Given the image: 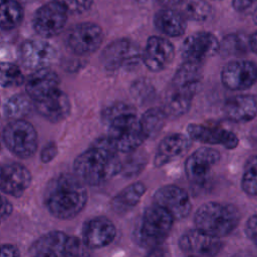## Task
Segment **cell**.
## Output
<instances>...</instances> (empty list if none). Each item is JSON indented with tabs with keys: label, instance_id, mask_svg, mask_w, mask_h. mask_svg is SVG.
Listing matches in <instances>:
<instances>
[{
	"label": "cell",
	"instance_id": "obj_33",
	"mask_svg": "<svg viewBox=\"0 0 257 257\" xmlns=\"http://www.w3.org/2000/svg\"><path fill=\"white\" fill-rule=\"evenodd\" d=\"M249 48L248 38L243 34H229L226 35L220 42L219 52L224 56L241 55Z\"/></svg>",
	"mask_w": 257,
	"mask_h": 257
},
{
	"label": "cell",
	"instance_id": "obj_39",
	"mask_svg": "<svg viewBox=\"0 0 257 257\" xmlns=\"http://www.w3.org/2000/svg\"><path fill=\"white\" fill-rule=\"evenodd\" d=\"M12 206L11 204L0 195V223L3 222L11 213Z\"/></svg>",
	"mask_w": 257,
	"mask_h": 257
},
{
	"label": "cell",
	"instance_id": "obj_1",
	"mask_svg": "<svg viewBox=\"0 0 257 257\" xmlns=\"http://www.w3.org/2000/svg\"><path fill=\"white\" fill-rule=\"evenodd\" d=\"M118 152L107 137L99 138L74 161L76 177L90 186L100 185L121 172Z\"/></svg>",
	"mask_w": 257,
	"mask_h": 257
},
{
	"label": "cell",
	"instance_id": "obj_13",
	"mask_svg": "<svg viewBox=\"0 0 257 257\" xmlns=\"http://www.w3.org/2000/svg\"><path fill=\"white\" fill-rule=\"evenodd\" d=\"M179 247L187 255L215 256L223 248L220 238L200 229L186 231L179 238Z\"/></svg>",
	"mask_w": 257,
	"mask_h": 257
},
{
	"label": "cell",
	"instance_id": "obj_23",
	"mask_svg": "<svg viewBox=\"0 0 257 257\" xmlns=\"http://www.w3.org/2000/svg\"><path fill=\"white\" fill-rule=\"evenodd\" d=\"M225 116L234 122H247L257 115V99L250 94L230 97L223 105Z\"/></svg>",
	"mask_w": 257,
	"mask_h": 257
},
{
	"label": "cell",
	"instance_id": "obj_17",
	"mask_svg": "<svg viewBox=\"0 0 257 257\" xmlns=\"http://www.w3.org/2000/svg\"><path fill=\"white\" fill-rule=\"evenodd\" d=\"M116 236V228L111 220L100 216L88 220L82 230V241L88 249H98L109 245Z\"/></svg>",
	"mask_w": 257,
	"mask_h": 257
},
{
	"label": "cell",
	"instance_id": "obj_35",
	"mask_svg": "<svg viewBox=\"0 0 257 257\" xmlns=\"http://www.w3.org/2000/svg\"><path fill=\"white\" fill-rule=\"evenodd\" d=\"M24 82V76L20 67L11 62H0V85L14 87Z\"/></svg>",
	"mask_w": 257,
	"mask_h": 257
},
{
	"label": "cell",
	"instance_id": "obj_6",
	"mask_svg": "<svg viewBox=\"0 0 257 257\" xmlns=\"http://www.w3.org/2000/svg\"><path fill=\"white\" fill-rule=\"evenodd\" d=\"M3 141L10 152L21 159L31 157L36 152L38 145L34 126L24 118L14 119L5 126Z\"/></svg>",
	"mask_w": 257,
	"mask_h": 257
},
{
	"label": "cell",
	"instance_id": "obj_43",
	"mask_svg": "<svg viewBox=\"0 0 257 257\" xmlns=\"http://www.w3.org/2000/svg\"><path fill=\"white\" fill-rule=\"evenodd\" d=\"M159 3L162 5H165L166 7H170L173 5H177L178 3L181 2V0H157Z\"/></svg>",
	"mask_w": 257,
	"mask_h": 257
},
{
	"label": "cell",
	"instance_id": "obj_24",
	"mask_svg": "<svg viewBox=\"0 0 257 257\" xmlns=\"http://www.w3.org/2000/svg\"><path fill=\"white\" fill-rule=\"evenodd\" d=\"M198 87V85L171 86L163 106L167 116L176 118L188 112Z\"/></svg>",
	"mask_w": 257,
	"mask_h": 257
},
{
	"label": "cell",
	"instance_id": "obj_45",
	"mask_svg": "<svg viewBox=\"0 0 257 257\" xmlns=\"http://www.w3.org/2000/svg\"><path fill=\"white\" fill-rule=\"evenodd\" d=\"M216 1H217V0H216Z\"/></svg>",
	"mask_w": 257,
	"mask_h": 257
},
{
	"label": "cell",
	"instance_id": "obj_11",
	"mask_svg": "<svg viewBox=\"0 0 257 257\" xmlns=\"http://www.w3.org/2000/svg\"><path fill=\"white\" fill-rule=\"evenodd\" d=\"M103 40V31L92 22L74 25L67 35V45L76 54L87 55L96 51Z\"/></svg>",
	"mask_w": 257,
	"mask_h": 257
},
{
	"label": "cell",
	"instance_id": "obj_21",
	"mask_svg": "<svg viewBox=\"0 0 257 257\" xmlns=\"http://www.w3.org/2000/svg\"><path fill=\"white\" fill-rule=\"evenodd\" d=\"M191 147V139L183 134H171L165 137L158 145L154 165L158 168L167 165L182 156Z\"/></svg>",
	"mask_w": 257,
	"mask_h": 257
},
{
	"label": "cell",
	"instance_id": "obj_12",
	"mask_svg": "<svg viewBox=\"0 0 257 257\" xmlns=\"http://www.w3.org/2000/svg\"><path fill=\"white\" fill-rule=\"evenodd\" d=\"M154 203L166 209L177 220L185 219L192 210L188 192L177 185H165L154 194Z\"/></svg>",
	"mask_w": 257,
	"mask_h": 257
},
{
	"label": "cell",
	"instance_id": "obj_7",
	"mask_svg": "<svg viewBox=\"0 0 257 257\" xmlns=\"http://www.w3.org/2000/svg\"><path fill=\"white\" fill-rule=\"evenodd\" d=\"M100 61L109 71L136 68L142 61V52L138 45L126 38L110 42L101 52Z\"/></svg>",
	"mask_w": 257,
	"mask_h": 257
},
{
	"label": "cell",
	"instance_id": "obj_40",
	"mask_svg": "<svg viewBox=\"0 0 257 257\" xmlns=\"http://www.w3.org/2000/svg\"><path fill=\"white\" fill-rule=\"evenodd\" d=\"M256 2L257 0H232V6L236 11L243 12L249 9Z\"/></svg>",
	"mask_w": 257,
	"mask_h": 257
},
{
	"label": "cell",
	"instance_id": "obj_16",
	"mask_svg": "<svg viewBox=\"0 0 257 257\" xmlns=\"http://www.w3.org/2000/svg\"><path fill=\"white\" fill-rule=\"evenodd\" d=\"M187 133L191 140L208 145H221L228 150L238 147L239 139L236 134L218 125L190 123Z\"/></svg>",
	"mask_w": 257,
	"mask_h": 257
},
{
	"label": "cell",
	"instance_id": "obj_3",
	"mask_svg": "<svg viewBox=\"0 0 257 257\" xmlns=\"http://www.w3.org/2000/svg\"><path fill=\"white\" fill-rule=\"evenodd\" d=\"M87 191L76 176L61 175L54 178L45 193V204L51 215L58 219H72L85 207Z\"/></svg>",
	"mask_w": 257,
	"mask_h": 257
},
{
	"label": "cell",
	"instance_id": "obj_26",
	"mask_svg": "<svg viewBox=\"0 0 257 257\" xmlns=\"http://www.w3.org/2000/svg\"><path fill=\"white\" fill-rule=\"evenodd\" d=\"M154 24L161 33L170 37H179L186 31L187 18L182 12L167 7L155 14Z\"/></svg>",
	"mask_w": 257,
	"mask_h": 257
},
{
	"label": "cell",
	"instance_id": "obj_4",
	"mask_svg": "<svg viewBox=\"0 0 257 257\" xmlns=\"http://www.w3.org/2000/svg\"><path fill=\"white\" fill-rule=\"evenodd\" d=\"M240 217L239 210L232 204L208 202L201 205L196 211L194 224L197 229L222 238L237 228Z\"/></svg>",
	"mask_w": 257,
	"mask_h": 257
},
{
	"label": "cell",
	"instance_id": "obj_34",
	"mask_svg": "<svg viewBox=\"0 0 257 257\" xmlns=\"http://www.w3.org/2000/svg\"><path fill=\"white\" fill-rule=\"evenodd\" d=\"M241 187L248 196L257 197V155L247 160L241 178Z\"/></svg>",
	"mask_w": 257,
	"mask_h": 257
},
{
	"label": "cell",
	"instance_id": "obj_28",
	"mask_svg": "<svg viewBox=\"0 0 257 257\" xmlns=\"http://www.w3.org/2000/svg\"><path fill=\"white\" fill-rule=\"evenodd\" d=\"M203 64L184 61L176 70L171 86H192L200 84L202 79Z\"/></svg>",
	"mask_w": 257,
	"mask_h": 257
},
{
	"label": "cell",
	"instance_id": "obj_14",
	"mask_svg": "<svg viewBox=\"0 0 257 257\" xmlns=\"http://www.w3.org/2000/svg\"><path fill=\"white\" fill-rule=\"evenodd\" d=\"M175 47L165 37L151 36L142 52V62L153 72H160L166 69L173 61Z\"/></svg>",
	"mask_w": 257,
	"mask_h": 257
},
{
	"label": "cell",
	"instance_id": "obj_22",
	"mask_svg": "<svg viewBox=\"0 0 257 257\" xmlns=\"http://www.w3.org/2000/svg\"><path fill=\"white\" fill-rule=\"evenodd\" d=\"M58 84V75L49 67L33 70V72L25 80L26 93L32 98V100L43 97L57 89Z\"/></svg>",
	"mask_w": 257,
	"mask_h": 257
},
{
	"label": "cell",
	"instance_id": "obj_27",
	"mask_svg": "<svg viewBox=\"0 0 257 257\" xmlns=\"http://www.w3.org/2000/svg\"><path fill=\"white\" fill-rule=\"evenodd\" d=\"M147 188L143 182H135L122 189L111 200V208L115 213L123 214L136 207L146 194Z\"/></svg>",
	"mask_w": 257,
	"mask_h": 257
},
{
	"label": "cell",
	"instance_id": "obj_9",
	"mask_svg": "<svg viewBox=\"0 0 257 257\" xmlns=\"http://www.w3.org/2000/svg\"><path fill=\"white\" fill-rule=\"evenodd\" d=\"M221 81L230 90H245L257 81V64L247 59H234L224 65Z\"/></svg>",
	"mask_w": 257,
	"mask_h": 257
},
{
	"label": "cell",
	"instance_id": "obj_5",
	"mask_svg": "<svg viewBox=\"0 0 257 257\" xmlns=\"http://www.w3.org/2000/svg\"><path fill=\"white\" fill-rule=\"evenodd\" d=\"M174 220L166 209L154 203L145 210L141 218L135 232L136 241L150 250L159 248L169 236Z\"/></svg>",
	"mask_w": 257,
	"mask_h": 257
},
{
	"label": "cell",
	"instance_id": "obj_10",
	"mask_svg": "<svg viewBox=\"0 0 257 257\" xmlns=\"http://www.w3.org/2000/svg\"><path fill=\"white\" fill-rule=\"evenodd\" d=\"M220 41L211 32L200 31L188 36L181 48L184 61L203 64L208 58L219 52Z\"/></svg>",
	"mask_w": 257,
	"mask_h": 257
},
{
	"label": "cell",
	"instance_id": "obj_15",
	"mask_svg": "<svg viewBox=\"0 0 257 257\" xmlns=\"http://www.w3.org/2000/svg\"><path fill=\"white\" fill-rule=\"evenodd\" d=\"M221 159L219 151L203 147L192 153L185 162L187 178L194 184L200 185L206 182L212 169Z\"/></svg>",
	"mask_w": 257,
	"mask_h": 257
},
{
	"label": "cell",
	"instance_id": "obj_32",
	"mask_svg": "<svg viewBox=\"0 0 257 257\" xmlns=\"http://www.w3.org/2000/svg\"><path fill=\"white\" fill-rule=\"evenodd\" d=\"M181 12L187 19L205 22L212 15V7L206 0H184Z\"/></svg>",
	"mask_w": 257,
	"mask_h": 257
},
{
	"label": "cell",
	"instance_id": "obj_30",
	"mask_svg": "<svg viewBox=\"0 0 257 257\" xmlns=\"http://www.w3.org/2000/svg\"><path fill=\"white\" fill-rule=\"evenodd\" d=\"M23 19V8L16 0H0V28L11 30Z\"/></svg>",
	"mask_w": 257,
	"mask_h": 257
},
{
	"label": "cell",
	"instance_id": "obj_18",
	"mask_svg": "<svg viewBox=\"0 0 257 257\" xmlns=\"http://www.w3.org/2000/svg\"><path fill=\"white\" fill-rule=\"evenodd\" d=\"M20 56L26 68L36 70L49 67L56 58V50L47 41L31 39L22 44Z\"/></svg>",
	"mask_w": 257,
	"mask_h": 257
},
{
	"label": "cell",
	"instance_id": "obj_44",
	"mask_svg": "<svg viewBox=\"0 0 257 257\" xmlns=\"http://www.w3.org/2000/svg\"><path fill=\"white\" fill-rule=\"evenodd\" d=\"M252 20H253V22L257 25V6L255 7V9H254V11H253V14H252Z\"/></svg>",
	"mask_w": 257,
	"mask_h": 257
},
{
	"label": "cell",
	"instance_id": "obj_29",
	"mask_svg": "<svg viewBox=\"0 0 257 257\" xmlns=\"http://www.w3.org/2000/svg\"><path fill=\"white\" fill-rule=\"evenodd\" d=\"M167 114L163 107H151L140 118L141 130L146 139L157 136L166 123Z\"/></svg>",
	"mask_w": 257,
	"mask_h": 257
},
{
	"label": "cell",
	"instance_id": "obj_41",
	"mask_svg": "<svg viewBox=\"0 0 257 257\" xmlns=\"http://www.w3.org/2000/svg\"><path fill=\"white\" fill-rule=\"evenodd\" d=\"M20 252L18 248L11 244H4L0 246V257L1 256H18Z\"/></svg>",
	"mask_w": 257,
	"mask_h": 257
},
{
	"label": "cell",
	"instance_id": "obj_36",
	"mask_svg": "<svg viewBox=\"0 0 257 257\" xmlns=\"http://www.w3.org/2000/svg\"><path fill=\"white\" fill-rule=\"evenodd\" d=\"M58 4H60L67 12L73 14H80L87 11L92 3L93 0H54Z\"/></svg>",
	"mask_w": 257,
	"mask_h": 257
},
{
	"label": "cell",
	"instance_id": "obj_25",
	"mask_svg": "<svg viewBox=\"0 0 257 257\" xmlns=\"http://www.w3.org/2000/svg\"><path fill=\"white\" fill-rule=\"evenodd\" d=\"M68 238L65 233L53 231L41 236L30 248L34 256H66Z\"/></svg>",
	"mask_w": 257,
	"mask_h": 257
},
{
	"label": "cell",
	"instance_id": "obj_19",
	"mask_svg": "<svg viewBox=\"0 0 257 257\" xmlns=\"http://www.w3.org/2000/svg\"><path fill=\"white\" fill-rule=\"evenodd\" d=\"M33 102L36 111L49 121L58 122L63 120L70 112L69 98L59 88L33 100Z\"/></svg>",
	"mask_w": 257,
	"mask_h": 257
},
{
	"label": "cell",
	"instance_id": "obj_37",
	"mask_svg": "<svg viewBox=\"0 0 257 257\" xmlns=\"http://www.w3.org/2000/svg\"><path fill=\"white\" fill-rule=\"evenodd\" d=\"M244 232L248 239L257 243V213L248 218L245 224Z\"/></svg>",
	"mask_w": 257,
	"mask_h": 257
},
{
	"label": "cell",
	"instance_id": "obj_2",
	"mask_svg": "<svg viewBox=\"0 0 257 257\" xmlns=\"http://www.w3.org/2000/svg\"><path fill=\"white\" fill-rule=\"evenodd\" d=\"M102 121L107 126V138L118 153L136 152L147 140L141 130L136 108L125 102H116L102 111Z\"/></svg>",
	"mask_w": 257,
	"mask_h": 257
},
{
	"label": "cell",
	"instance_id": "obj_31",
	"mask_svg": "<svg viewBox=\"0 0 257 257\" xmlns=\"http://www.w3.org/2000/svg\"><path fill=\"white\" fill-rule=\"evenodd\" d=\"M32 108V98L26 93L11 96L4 105V113L10 119H21L27 116Z\"/></svg>",
	"mask_w": 257,
	"mask_h": 257
},
{
	"label": "cell",
	"instance_id": "obj_8",
	"mask_svg": "<svg viewBox=\"0 0 257 257\" xmlns=\"http://www.w3.org/2000/svg\"><path fill=\"white\" fill-rule=\"evenodd\" d=\"M66 20L67 11L53 0L36 10L32 25L38 35L49 38L56 36L63 30Z\"/></svg>",
	"mask_w": 257,
	"mask_h": 257
},
{
	"label": "cell",
	"instance_id": "obj_20",
	"mask_svg": "<svg viewBox=\"0 0 257 257\" xmlns=\"http://www.w3.org/2000/svg\"><path fill=\"white\" fill-rule=\"evenodd\" d=\"M30 172L22 165L12 163L0 168V190L10 196L19 197L31 183Z\"/></svg>",
	"mask_w": 257,
	"mask_h": 257
},
{
	"label": "cell",
	"instance_id": "obj_38",
	"mask_svg": "<svg viewBox=\"0 0 257 257\" xmlns=\"http://www.w3.org/2000/svg\"><path fill=\"white\" fill-rule=\"evenodd\" d=\"M57 154V146L54 143L47 144L40 153V159L43 163H48L54 159Z\"/></svg>",
	"mask_w": 257,
	"mask_h": 257
},
{
	"label": "cell",
	"instance_id": "obj_42",
	"mask_svg": "<svg viewBox=\"0 0 257 257\" xmlns=\"http://www.w3.org/2000/svg\"><path fill=\"white\" fill-rule=\"evenodd\" d=\"M248 42H249V48L255 53L257 54V31L254 32L253 34H251L248 38Z\"/></svg>",
	"mask_w": 257,
	"mask_h": 257
}]
</instances>
